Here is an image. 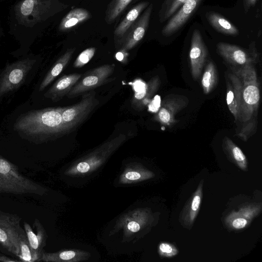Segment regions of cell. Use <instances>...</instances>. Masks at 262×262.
<instances>
[{
  "label": "cell",
  "instance_id": "6da1fadb",
  "mask_svg": "<svg viewBox=\"0 0 262 262\" xmlns=\"http://www.w3.org/2000/svg\"><path fill=\"white\" fill-rule=\"evenodd\" d=\"M241 80L236 135L247 141L257 129L260 90L254 64L242 68L228 67Z\"/></svg>",
  "mask_w": 262,
  "mask_h": 262
},
{
  "label": "cell",
  "instance_id": "7a4b0ae2",
  "mask_svg": "<svg viewBox=\"0 0 262 262\" xmlns=\"http://www.w3.org/2000/svg\"><path fill=\"white\" fill-rule=\"evenodd\" d=\"M64 107L31 111L20 116L14 125L19 133L40 142L66 135L62 118Z\"/></svg>",
  "mask_w": 262,
  "mask_h": 262
},
{
  "label": "cell",
  "instance_id": "3957f363",
  "mask_svg": "<svg viewBox=\"0 0 262 262\" xmlns=\"http://www.w3.org/2000/svg\"><path fill=\"white\" fill-rule=\"evenodd\" d=\"M46 188L19 172L13 163L0 155V193L42 195Z\"/></svg>",
  "mask_w": 262,
  "mask_h": 262
},
{
  "label": "cell",
  "instance_id": "277c9868",
  "mask_svg": "<svg viewBox=\"0 0 262 262\" xmlns=\"http://www.w3.org/2000/svg\"><path fill=\"white\" fill-rule=\"evenodd\" d=\"M57 5L55 0H23L15 8L16 17L23 25L32 26L56 13Z\"/></svg>",
  "mask_w": 262,
  "mask_h": 262
},
{
  "label": "cell",
  "instance_id": "5b68a950",
  "mask_svg": "<svg viewBox=\"0 0 262 262\" xmlns=\"http://www.w3.org/2000/svg\"><path fill=\"white\" fill-rule=\"evenodd\" d=\"M99 103L96 92L92 90L83 95L81 100L77 103L64 107L62 118L65 134L75 130Z\"/></svg>",
  "mask_w": 262,
  "mask_h": 262
},
{
  "label": "cell",
  "instance_id": "8992f818",
  "mask_svg": "<svg viewBox=\"0 0 262 262\" xmlns=\"http://www.w3.org/2000/svg\"><path fill=\"white\" fill-rule=\"evenodd\" d=\"M115 69V64H105L86 71L81 76L67 95L69 98L77 97L115 79L111 77Z\"/></svg>",
  "mask_w": 262,
  "mask_h": 262
},
{
  "label": "cell",
  "instance_id": "52a82bcc",
  "mask_svg": "<svg viewBox=\"0 0 262 262\" xmlns=\"http://www.w3.org/2000/svg\"><path fill=\"white\" fill-rule=\"evenodd\" d=\"M21 217L0 210V244L17 258L20 235L25 231L20 226Z\"/></svg>",
  "mask_w": 262,
  "mask_h": 262
},
{
  "label": "cell",
  "instance_id": "ba28073f",
  "mask_svg": "<svg viewBox=\"0 0 262 262\" xmlns=\"http://www.w3.org/2000/svg\"><path fill=\"white\" fill-rule=\"evenodd\" d=\"M35 61L26 58L8 65L0 76V96L19 87Z\"/></svg>",
  "mask_w": 262,
  "mask_h": 262
},
{
  "label": "cell",
  "instance_id": "9c48e42d",
  "mask_svg": "<svg viewBox=\"0 0 262 262\" xmlns=\"http://www.w3.org/2000/svg\"><path fill=\"white\" fill-rule=\"evenodd\" d=\"M249 50L235 45L223 42H219L217 51L220 56L229 66L242 68L248 64H255L258 61V54L254 42Z\"/></svg>",
  "mask_w": 262,
  "mask_h": 262
},
{
  "label": "cell",
  "instance_id": "30bf717a",
  "mask_svg": "<svg viewBox=\"0 0 262 262\" xmlns=\"http://www.w3.org/2000/svg\"><path fill=\"white\" fill-rule=\"evenodd\" d=\"M188 103V99L183 95L170 94L166 96L154 116V120L163 126L171 127L178 122L175 118L176 115L186 107Z\"/></svg>",
  "mask_w": 262,
  "mask_h": 262
},
{
  "label": "cell",
  "instance_id": "8fae6325",
  "mask_svg": "<svg viewBox=\"0 0 262 262\" xmlns=\"http://www.w3.org/2000/svg\"><path fill=\"white\" fill-rule=\"evenodd\" d=\"M208 56V51L200 31L195 29L192 33L189 53V64L192 77L197 80L202 72Z\"/></svg>",
  "mask_w": 262,
  "mask_h": 262
},
{
  "label": "cell",
  "instance_id": "7c38bea8",
  "mask_svg": "<svg viewBox=\"0 0 262 262\" xmlns=\"http://www.w3.org/2000/svg\"><path fill=\"white\" fill-rule=\"evenodd\" d=\"M152 8V4H149L133 24L120 42V50L126 52L136 47L143 39L148 27Z\"/></svg>",
  "mask_w": 262,
  "mask_h": 262
},
{
  "label": "cell",
  "instance_id": "4fadbf2b",
  "mask_svg": "<svg viewBox=\"0 0 262 262\" xmlns=\"http://www.w3.org/2000/svg\"><path fill=\"white\" fill-rule=\"evenodd\" d=\"M202 0H188L172 16L163 28L162 34L169 36L178 31L194 12Z\"/></svg>",
  "mask_w": 262,
  "mask_h": 262
},
{
  "label": "cell",
  "instance_id": "5bb4252c",
  "mask_svg": "<svg viewBox=\"0 0 262 262\" xmlns=\"http://www.w3.org/2000/svg\"><path fill=\"white\" fill-rule=\"evenodd\" d=\"M203 180L200 181L197 189L186 202L181 212L180 222L186 228L192 227L199 211L203 196Z\"/></svg>",
  "mask_w": 262,
  "mask_h": 262
},
{
  "label": "cell",
  "instance_id": "9a60e30c",
  "mask_svg": "<svg viewBox=\"0 0 262 262\" xmlns=\"http://www.w3.org/2000/svg\"><path fill=\"white\" fill-rule=\"evenodd\" d=\"M81 76L82 74L78 73L62 76L46 92L44 96L53 102L60 100L68 94Z\"/></svg>",
  "mask_w": 262,
  "mask_h": 262
},
{
  "label": "cell",
  "instance_id": "2e32d148",
  "mask_svg": "<svg viewBox=\"0 0 262 262\" xmlns=\"http://www.w3.org/2000/svg\"><path fill=\"white\" fill-rule=\"evenodd\" d=\"M33 225L36 228V232H34L30 224L25 221L24 222V229L30 247L39 257L40 261L41 256L43 253L42 248L45 245L46 233L38 219H35Z\"/></svg>",
  "mask_w": 262,
  "mask_h": 262
},
{
  "label": "cell",
  "instance_id": "e0dca14e",
  "mask_svg": "<svg viewBox=\"0 0 262 262\" xmlns=\"http://www.w3.org/2000/svg\"><path fill=\"white\" fill-rule=\"evenodd\" d=\"M149 5L148 2H142L137 4L127 12L114 31L115 40L118 44H120L128 30Z\"/></svg>",
  "mask_w": 262,
  "mask_h": 262
},
{
  "label": "cell",
  "instance_id": "ac0fdd59",
  "mask_svg": "<svg viewBox=\"0 0 262 262\" xmlns=\"http://www.w3.org/2000/svg\"><path fill=\"white\" fill-rule=\"evenodd\" d=\"M158 76L151 78L147 83H143L134 94L132 104L137 108H143L149 102L160 85Z\"/></svg>",
  "mask_w": 262,
  "mask_h": 262
},
{
  "label": "cell",
  "instance_id": "d6986e66",
  "mask_svg": "<svg viewBox=\"0 0 262 262\" xmlns=\"http://www.w3.org/2000/svg\"><path fill=\"white\" fill-rule=\"evenodd\" d=\"M75 50V48L69 49L58 58L41 82L39 92L43 91L67 67Z\"/></svg>",
  "mask_w": 262,
  "mask_h": 262
},
{
  "label": "cell",
  "instance_id": "ffe728a7",
  "mask_svg": "<svg viewBox=\"0 0 262 262\" xmlns=\"http://www.w3.org/2000/svg\"><path fill=\"white\" fill-rule=\"evenodd\" d=\"M91 15L85 9L75 8L70 10L62 19L58 29L61 32H67L80 24L88 20Z\"/></svg>",
  "mask_w": 262,
  "mask_h": 262
},
{
  "label": "cell",
  "instance_id": "44dd1931",
  "mask_svg": "<svg viewBox=\"0 0 262 262\" xmlns=\"http://www.w3.org/2000/svg\"><path fill=\"white\" fill-rule=\"evenodd\" d=\"M222 147L229 160L241 169L244 171L248 170V163L246 156L231 139L226 136L224 137Z\"/></svg>",
  "mask_w": 262,
  "mask_h": 262
},
{
  "label": "cell",
  "instance_id": "7402d4cb",
  "mask_svg": "<svg viewBox=\"0 0 262 262\" xmlns=\"http://www.w3.org/2000/svg\"><path fill=\"white\" fill-rule=\"evenodd\" d=\"M206 17L210 25L217 31L228 35H238V29L222 15L210 12L207 14Z\"/></svg>",
  "mask_w": 262,
  "mask_h": 262
},
{
  "label": "cell",
  "instance_id": "603a6c76",
  "mask_svg": "<svg viewBox=\"0 0 262 262\" xmlns=\"http://www.w3.org/2000/svg\"><path fill=\"white\" fill-rule=\"evenodd\" d=\"M219 81L217 69L214 62L210 61L207 64L201 78V85L205 94H209L216 86Z\"/></svg>",
  "mask_w": 262,
  "mask_h": 262
},
{
  "label": "cell",
  "instance_id": "cb8c5ba5",
  "mask_svg": "<svg viewBox=\"0 0 262 262\" xmlns=\"http://www.w3.org/2000/svg\"><path fill=\"white\" fill-rule=\"evenodd\" d=\"M133 0H111L105 13V20L107 24L114 23L122 14Z\"/></svg>",
  "mask_w": 262,
  "mask_h": 262
},
{
  "label": "cell",
  "instance_id": "d4e9b609",
  "mask_svg": "<svg viewBox=\"0 0 262 262\" xmlns=\"http://www.w3.org/2000/svg\"><path fill=\"white\" fill-rule=\"evenodd\" d=\"M18 258L20 261H39L40 259L30 247L25 231L20 235L19 241V254Z\"/></svg>",
  "mask_w": 262,
  "mask_h": 262
},
{
  "label": "cell",
  "instance_id": "484cf974",
  "mask_svg": "<svg viewBox=\"0 0 262 262\" xmlns=\"http://www.w3.org/2000/svg\"><path fill=\"white\" fill-rule=\"evenodd\" d=\"M188 0H166L160 11V21H164L172 16Z\"/></svg>",
  "mask_w": 262,
  "mask_h": 262
},
{
  "label": "cell",
  "instance_id": "4316f807",
  "mask_svg": "<svg viewBox=\"0 0 262 262\" xmlns=\"http://www.w3.org/2000/svg\"><path fill=\"white\" fill-rule=\"evenodd\" d=\"M96 50V48L90 47L83 51L74 61L73 67L80 68L86 64L93 57Z\"/></svg>",
  "mask_w": 262,
  "mask_h": 262
},
{
  "label": "cell",
  "instance_id": "83f0119b",
  "mask_svg": "<svg viewBox=\"0 0 262 262\" xmlns=\"http://www.w3.org/2000/svg\"><path fill=\"white\" fill-rule=\"evenodd\" d=\"M160 254L165 257H172L178 253L176 247L170 244L162 243L159 246Z\"/></svg>",
  "mask_w": 262,
  "mask_h": 262
},
{
  "label": "cell",
  "instance_id": "f1b7e54d",
  "mask_svg": "<svg viewBox=\"0 0 262 262\" xmlns=\"http://www.w3.org/2000/svg\"><path fill=\"white\" fill-rule=\"evenodd\" d=\"M234 229H242L246 227L249 223V221L246 219L239 217H228L227 221Z\"/></svg>",
  "mask_w": 262,
  "mask_h": 262
},
{
  "label": "cell",
  "instance_id": "f546056e",
  "mask_svg": "<svg viewBox=\"0 0 262 262\" xmlns=\"http://www.w3.org/2000/svg\"><path fill=\"white\" fill-rule=\"evenodd\" d=\"M91 166L88 162L82 161L76 165V169L79 172L84 173L90 170Z\"/></svg>",
  "mask_w": 262,
  "mask_h": 262
},
{
  "label": "cell",
  "instance_id": "4dcf8cb0",
  "mask_svg": "<svg viewBox=\"0 0 262 262\" xmlns=\"http://www.w3.org/2000/svg\"><path fill=\"white\" fill-rule=\"evenodd\" d=\"M125 177L129 180H138L141 178V174L138 171H128L125 174Z\"/></svg>",
  "mask_w": 262,
  "mask_h": 262
},
{
  "label": "cell",
  "instance_id": "1f68e13d",
  "mask_svg": "<svg viewBox=\"0 0 262 262\" xmlns=\"http://www.w3.org/2000/svg\"><path fill=\"white\" fill-rule=\"evenodd\" d=\"M128 229L133 232H138L140 229L139 224L136 222L131 221L127 224Z\"/></svg>",
  "mask_w": 262,
  "mask_h": 262
},
{
  "label": "cell",
  "instance_id": "d6a6232c",
  "mask_svg": "<svg viewBox=\"0 0 262 262\" xmlns=\"http://www.w3.org/2000/svg\"><path fill=\"white\" fill-rule=\"evenodd\" d=\"M256 1L257 0H244L245 12H247L249 8L254 6Z\"/></svg>",
  "mask_w": 262,
  "mask_h": 262
},
{
  "label": "cell",
  "instance_id": "836d02e7",
  "mask_svg": "<svg viewBox=\"0 0 262 262\" xmlns=\"http://www.w3.org/2000/svg\"><path fill=\"white\" fill-rule=\"evenodd\" d=\"M0 261L2 262H10V261H20L19 260L12 259L10 257L6 256L4 255L0 254Z\"/></svg>",
  "mask_w": 262,
  "mask_h": 262
},
{
  "label": "cell",
  "instance_id": "e575fe53",
  "mask_svg": "<svg viewBox=\"0 0 262 262\" xmlns=\"http://www.w3.org/2000/svg\"><path fill=\"white\" fill-rule=\"evenodd\" d=\"M136 1H139V0H136Z\"/></svg>",
  "mask_w": 262,
  "mask_h": 262
}]
</instances>
